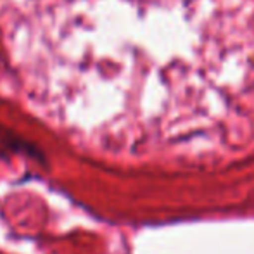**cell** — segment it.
I'll use <instances>...</instances> for the list:
<instances>
[{"label": "cell", "mask_w": 254, "mask_h": 254, "mask_svg": "<svg viewBox=\"0 0 254 254\" xmlns=\"http://www.w3.org/2000/svg\"><path fill=\"white\" fill-rule=\"evenodd\" d=\"M7 156H28L38 161L44 159L40 149H37L26 138L19 137L12 130H7L3 125H0V157Z\"/></svg>", "instance_id": "1"}]
</instances>
